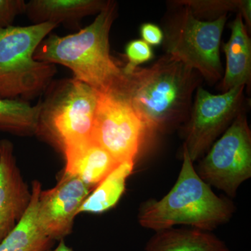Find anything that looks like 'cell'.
<instances>
[{"mask_svg": "<svg viewBox=\"0 0 251 251\" xmlns=\"http://www.w3.org/2000/svg\"><path fill=\"white\" fill-rule=\"evenodd\" d=\"M116 16L117 3L108 1L93 22L77 32L49 34L36 49L34 59L64 66L99 94L123 95L128 77L110 54L109 40Z\"/></svg>", "mask_w": 251, "mask_h": 251, "instance_id": "6da1fadb", "label": "cell"}, {"mask_svg": "<svg viewBox=\"0 0 251 251\" xmlns=\"http://www.w3.org/2000/svg\"><path fill=\"white\" fill-rule=\"evenodd\" d=\"M125 74L128 80L122 97L147 133L166 131L188 119L198 87L197 72L166 54L151 67Z\"/></svg>", "mask_w": 251, "mask_h": 251, "instance_id": "7a4b0ae2", "label": "cell"}, {"mask_svg": "<svg viewBox=\"0 0 251 251\" xmlns=\"http://www.w3.org/2000/svg\"><path fill=\"white\" fill-rule=\"evenodd\" d=\"M182 154L181 169L171 191L159 201L148 200L140 206L138 219L143 227L158 232L186 225L211 232L233 215V204L201 179L184 146Z\"/></svg>", "mask_w": 251, "mask_h": 251, "instance_id": "3957f363", "label": "cell"}, {"mask_svg": "<svg viewBox=\"0 0 251 251\" xmlns=\"http://www.w3.org/2000/svg\"><path fill=\"white\" fill-rule=\"evenodd\" d=\"M57 26L46 23L0 29V98L28 102L45 92L57 67L36 60L34 54Z\"/></svg>", "mask_w": 251, "mask_h": 251, "instance_id": "277c9868", "label": "cell"}, {"mask_svg": "<svg viewBox=\"0 0 251 251\" xmlns=\"http://www.w3.org/2000/svg\"><path fill=\"white\" fill-rule=\"evenodd\" d=\"M39 102V135L64 151L71 145L92 139L99 93L72 78L52 81Z\"/></svg>", "mask_w": 251, "mask_h": 251, "instance_id": "5b68a950", "label": "cell"}, {"mask_svg": "<svg viewBox=\"0 0 251 251\" xmlns=\"http://www.w3.org/2000/svg\"><path fill=\"white\" fill-rule=\"evenodd\" d=\"M227 21L226 14L212 21L198 19L188 6L176 13L166 26V54L197 72L209 82L222 77L220 45Z\"/></svg>", "mask_w": 251, "mask_h": 251, "instance_id": "8992f818", "label": "cell"}, {"mask_svg": "<svg viewBox=\"0 0 251 251\" xmlns=\"http://www.w3.org/2000/svg\"><path fill=\"white\" fill-rule=\"evenodd\" d=\"M203 181L234 198L240 185L251 176V133L246 117L239 113L213 145L197 172Z\"/></svg>", "mask_w": 251, "mask_h": 251, "instance_id": "52a82bcc", "label": "cell"}, {"mask_svg": "<svg viewBox=\"0 0 251 251\" xmlns=\"http://www.w3.org/2000/svg\"><path fill=\"white\" fill-rule=\"evenodd\" d=\"M147 135L145 126L126 99L99 93L92 139L117 163L135 161Z\"/></svg>", "mask_w": 251, "mask_h": 251, "instance_id": "ba28073f", "label": "cell"}, {"mask_svg": "<svg viewBox=\"0 0 251 251\" xmlns=\"http://www.w3.org/2000/svg\"><path fill=\"white\" fill-rule=\"evenodd\" d=\"M245 85L221 94L198 87L185 130L184 146L193 162L198 159L240 112Z\"/></svg>", "mask_w": 251, "mask_h": 251, "instance_id": "9c48e42d", "label": "cell"}, {"mask_svg": "<svg viewBox=\"0 0 251 251\" xmlns=\"http://www.w3.org/2000/svg\"><path fill=\"white\" fill-rule=\"evenodd\" d=\"M91 187L80 179L63 175L54 188L38 198L37 220L43 232L52 240H62L72 233L74 219Z\"/></svg>", "mask_w": 251, "mask_h": 251, "instance_id": "30bf717a", "label": "cell"}, {"mask_svg": "<svg viewBox=\"0 0 251 251\" xmlns=\"http://www.w3.org/2000/svg\"><path fill=\"white\" fill-rule=\"evenodd\" d=\"M31 199V191L18 168L14 145L9 140H0V243L22 220Z\"/></svg>", "mask_w": 251, "mask_h": 251, "instance_id": "8fae6325", "label": "cell"}, {"mask_svg": "<svg viewBox=\"0 0 251 251\" xmlns=\"http://www.w3.org/2000/svg\"><path fill=\"white\" fill-rule=\"evenodd\" d=\"M63 153L66 160L64 174L75 176L91 188L120 164L93 139L71 145Z\"/></svg>", "mask_w": 251, "mask_h": 251, "instance_id": "7c38bea8", "label": "cell"}, {"mask_svg": "<svg viewBox=\"0 0 251 251\" xmlns=\"http://www.w3.org/2000/svg\"><path fill=\"white\" fill-rule=\"evenodd\" d=\"M108 1L101 0H31L25 11L33 25L51 23L77 27L82 18L98 14Z\"/></svg>", "mask_w": 251, "mask_h": 251, "instance_id": "4fadbf2b", "label": "cell"}, {"mask_svg": "<svg viewBox=\"0 0 251 251\" xmlns=\"http://www.w3.org/2000/svg\"><path fill=\"white\" fill-rule=\"evenodd\" d=\"M224 49L226 70L221 89L226 92L237 86L246 85L251 80V40L240 13L232 23L230 38Z\"/></svg>", "mask_w": 251, "mask_h": 251, "instance_id": "5bb4252c", "label": "cell"}, {"mask_svg": "<svg viewBox=\"0 0 251 251\" xmlns=\"http://www.w3.org/2000/svg\"><path fill=\"white\" fill-rule=\"evenodd\" d=\"M41 184H31V199L27 211L14 230L0 243V251H47L54 241L43 232L37 220V202Z\"/></svg>", "mask_w": 251, "mask_h": 251, "instance_id": "9a60e30c", "label": "cell"}, {"mask_svg": "<svg viewBox=\"0 0 251 251\" xmlns=\"http://www.w3.org/2000/svg\"><path fill=\"white\" fill-rule=\"evenodd\" d=\"M146 251H231L219 237L197 229L158 231L149 240Z\"/></svg>", "mask_w": 251, "mask_h": 251, "instance_id": "2e32d148", "label": "cell"}, {"mask_svg": "<svg viewBox=\"0 0 251 251\" xmlns=\"http://www.w3.org/2000/svg\"><path fill=\"white\" fill-rule=\"evenodd\" d=\"M135 161L120 163L89 195L78 210L80 213L101 214L116 205L125 191L127 179L134 168Z\"/></svg>", "mask_w": 251, "mask_h": 251, "instance_id": "e0dca14e", "label": "cell"}, {"mask_svg": "<svg viewBox=\"0 0 251 251\" xmlns=\"http://www.w3.org/2000/svg\"><path fill=\"white\" fill-rule=\"evenodd\" d=\"M39 103L0 98V132L25 137L36 135Z\"/></svg>", "mask_w": 251, "mask_h": 251, "instance_id": "ac0fdd59", "label": "cell"}, {"mask_svg": "<svg viewBox=\"0 0 251 251\" xmlns=\"http://www.w3.org/2000/svg\"><path fill=\"white\" fill-rule=\"evenodd\" d=\"M179 3L188 6L194 14L198 12H224L239 10L245 18L248 25L251 24V1H182Z\"/></svg>", "mask_w": 251, "mask_h": 251, "instance_id": "d6986e66", "label": "cell"}, {"mask_svg": "<svg viewBox=\"0 0 251 251\" xmlns=\"http://www.w3.org/2000/svg\"><path fill=\"white\" fill-rule=\"evenodd\" d=\"M126 65L124 67L125 73H128L138 67L140 64L148 62L153 58V53L151 46L141 39L130 41L125 49Z\"/></svg>", "mask_w": 251, "mask_h": 251, "instance_id": "ffe728a7", "label": "cell"}, {"mask_svg": "<svg viewBox=\"0 0 251 251\" xmlns=\"http://www.w3.org/2000/svg\"><path fill=\"white\" fill-rule=\"evenodd\" d=\"M23 0H0V29L12 26L15 18L25 11Z\"/></svg>", "mask_w": 251, "mask_h": 251, "instance_id": "44dd1931", "label": "cell"}, {"mask_svg": "<svg viewBox=\"0 0 251 251\" xmlns=\"http://www.w3.org/2000/svg\"><path fill=\"white\" fill-rule=\"evenodd\" d=\"M140 35L143 41L149 45L158 46L164 39V34L161 28L152 23H145L140 27Z\"/></svg>", "mask_w": 251, "mask_h": 251, "instance_id": "7402d4cb", "label": "cell"}, {"mask_svg": "<svg viewBox=\"0 0 251 251\" xmlns=\"http://www.w3.org/2000/svg\"><path fill=\"white\" fill-rule=\"evenodd\" d=\"M47 251H73V250L71 248L67 246V244L64 242V239H62V240H60L58 246L55 249H52H52H49Z\"/></svg>", "mask_w": 251, "mask_h": 251, "instance_id": "603a6c76", "label": "cell"}]
</instances>
